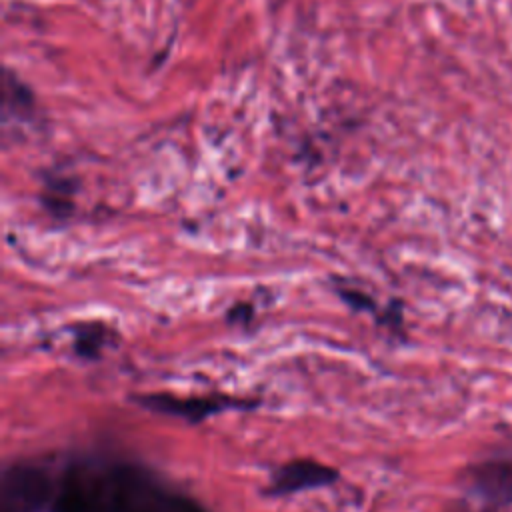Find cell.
Returning a JSON list of instances; mask_svg holds the SVG:
<instances>
[{"instance_id":"1","label":"cell","mask_w":512,"mask_h":512,"mask_svg":"<svg viewBox=\"0 0 512 512\" xmlns=\"http://www.w3.org/2000/svg\"><path fill=\"white\" fill-rule=\"evenodd\" d=\"M54 512H206L144 468L86 460L66 468Z\"/></svg>"},{"instance_id":"2","label":"cell","mask_w":512,"mask_h":512,"mask_svg":"<svg viewBox=\"0 0 512 512\" xmlns=\"http://www.w3.org/2000/svg\"><path fill=\"white\" fill-rule=\"evenodd\" d=\"M54 480L34 464H14L0 482V512H44L50 506Z\"/></svg>"},{"instance_id":"3","label":"cell","mask_w":512,"mask_h":512,"mask_svg":"<svg viewBox=\"0 0 512 512\" xmlns=\"http://www.w3.org/2000/svg\"><path fill=\"white\" fill-rule=\"evenodd\" d=\"M338 478V472L326 464H320L310 458H298L282 464L278 470H274L268 492L272 496H284V494H296L300 490L320 488L326 484H332Z\"/></svg>"},{"instance_id":"4","label":"cell","mask_w":512,"mask_h":512,"mask_svg":"<svg viewBox=\"0 0 512 512\" xmlns=\"http://www.w3.org/2000/svg\"><path fill=\"white\" fill-rule=\"evenodd\" d=\"M142 406L164 412V414H174L182 416L190 422H200L220 410H226L228 406H238L242 402L230 400L226 396H194V398H178L170 394H150L140 398Z\"/></svg>"},{"instance_id":"5","label":"cell","mask_w":512,"mask_h":512,"mask_svg":"<svg viewBox=\"0 0 512 512\" xmlns=\"http://www.w3.org/2000/svg\"><path fill=\"white\" fill-rule=\"evenodd\" d=\"M472 486L488 500L512 502V460H494L474 468Z\"/></svg>"},{"instance_id":"6","label":"cell","mask_w":512,"mask_h":512,"mask_svg":"<svg viewBox=\"0 0 512 512\" xmlns=\"http://www.w3.org/2000/svg\"><path fill=\"white\" fill-rule=\"evenodd\" d=\"M10 110L18 120H32L36 110V100L32 90L26 84H22L16 76L6 72L4 74V112L8 114Z\"/></svg>"}]
</instances>
